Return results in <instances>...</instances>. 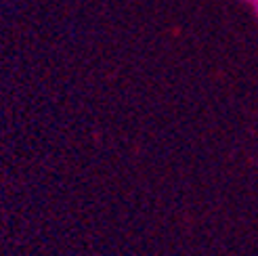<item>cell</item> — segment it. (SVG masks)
Returning <instances> with one entry per match:
<instances>
[{
  "mask_svg": "<svg viewBox=\"0 0 258 256\" xmlns=\"http://www.w3.org/2000/svg\"><path fill=\"white\" fill-rule=\"evenodd\" d=\"M256 15H258V3H256Z\"/></svg>",
  "mask_w": 258,
  "mask_h": 256,
  "instance_id": "7a4b0ae2",
  "label": "cell"
},
{
  "mask_svg": "<svg viewBox=\"0 0 258 256\" xmlns=\"http://www.w3.org/2000/svg\"><path fill=\"white\" fill-rule=\"evenodd\" d=\"M246 3H254V5H256V0H246Z\"/></svg>",
  "mask_w": 258,
  "mask_h": 256,
  "instance_id": "6da1fadb",
  "label": "cell"
}]
</instances>
